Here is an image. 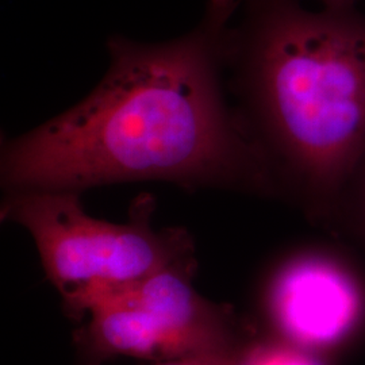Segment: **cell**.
Segmentation results:
<instances>
[{
	"instance_id": "6da1fadb",
	"label": "cell",
	"mask_w": 365,
	"mask_h": 365,
	"mask_svg": "<svg viewBox=\"0 0 365 365\" xmlns=\"http://www.w3.org/2000/svg\"><path fill=\"white\" fill-rule=\"evenodd\" d=\"M241 0H209L180 38L107 42L110 66L78 105L3 138L0 179L11 191H75L161 180L276 196L244 120L226 96V46Z\"/></svg>"
},
{
	"instance_id": "7a4b0ae2",
	"label": "cell",
	"mask_w": 365,
	"mask_h": 365,
	"mask_svg": "<svg viewBox=\"0 0 365 365\" xmlns=\"http://www.w3.org/2000/svg\"><path fill=\"white\" fill-rule=\"evenodd\" d=\"M226 83L274 194L329 232L365 157V14L297 0H241Z\"/></svg>"
},
{
	"instance_id": "3957f363",
	"label": "cell",
	"mask_w": 365,
	"mask_h": 365,
	"mask_svg": "<svg viewBox=\"0 0 365 365\" xmlns=\"http://www.w3.org/2000/svg\"><path fill=\"white\" fill-rule=\"evenodd\" d=\"M153 206L150 196H140L130 221L113 223L88 215L80 192L31 190L9 192L1 214L31 235L48 277L83 314L110 292L192 261L185 232L152 227Z\"/></svg>"
},
{
	"instance_id": "277c9868",
	"label": "cell",
	"mask_w": 365,
	"mask_h": 365,
	"mask_svg": "<svg viewBox=\"0 0 365 365\" xmlns=\"http://www.w3.org/2000/svg\"><path fill=\"white\" fill-rule=\"evenodd\" d=\"M264 312L276 339L336 361L365 344V261L331 237L286 253L268 277Z\"/></svg>"
},
{
	"instance_id": "5b68a950",
	"label": "cell",
	"mask_w": 365,
	"mask_h": 365,
	"mask_svg": "<svg viewBox=\"0 0 365 365\" xmlns=\"http://www.w3.org/2000/svg\"><path fill=\"white\" fill-rule=\"evenodd\" d=\"M191 269L179 264L93 302L83 313L92 352L179 360L235 346L227 314L196 294Z\"/></svg>"
},
{
	"instance_id": "8992f818",
	"label": "cell",
	"mask_w": 365,
	"mask_h": 365,
	"mask_svg": "<svg viewBox=\"0 0 365 365\" xmlns=\"http://www.w3.org/2000/svg\"><path fill=\"white\" fill-rule=\"evenodd\" d=\"M329 235L349 245L365 261V157L342 191Z\"/></svg>"
},
{
	"instance_id": "52a82bcc",
	"label": "cell",
	"mask_w": 365,
	"mask_h": 365,
	"mask_svg": "<svg viewBox=\"0 0 365 365\" xmlns=\"http://www.w3.org/2000/svg\"><path fill=\"white\" fill-rule=\"evenodd\" d=\"M238 365H333V361L274 337L252 346Z\"/></svg>"
},
{
	"instance_id": "ba28073f",
	"label": "cell",
	"mask_w": 365,
	"mask_h": 365,
	"mask_svg": "<svg viewBox=\"0 0 365 365\" xmlns=\"http://www.w3.org/2000/svg\"><path fill=\"white\" fill-rule=\"evenodd\" d=\"M238 361L240 359L235 352V346H229L214 352L173 360L172 363L164 365H238Z\"/></svg>"
},
{
	"instance_id": "9c48e42d",
	"label": "cell",
	"mask_w": 365,
	"mask_h": 365,
	"mask_svg": "<svg viewBox=\"0 0 365 365\" xmlns=\"http://www.w3.org/2000/svg\"><path fill=\"white\" fill-rule=\"evenodd\" d=\"M324 7L327 9H349V7H356V3L359 0H319Z\"/></svg>"
}]
</instances>
